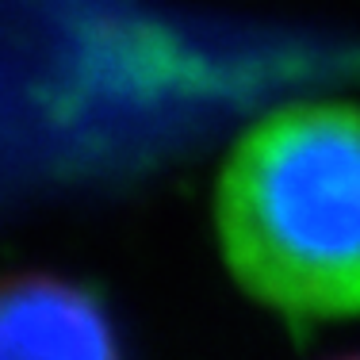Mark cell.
<instances>
[{
	"instance_id": "cell-3",
	"label": "cell",
	"mask_w": 360,
	"mask_h": 360,
	"mask_svg": "<svg viewBox=\"0 0 360 360\" xmlns=\"http://www.w3.org/2000/svg\"><path fill=\"white\" fill-rule=\"evenodd\" d=\"M356 360H360V356H356Z\"/></svg>"
},
{
	"instance_id": "cell-1",
	"label": "cell",
	"mask_w": 360,
	"mask_h": 360,
	"mask_svg": "<svg viewBox=\"0 0 360 360\" xmlns=\"http://www.w3.org/2000/svg\"><path fill=\"white\" fill-rule=\"evenodd\" d=\"M234 284L295 326L360 319V104L307 100L257 119L215 184Z\"/></svg>"
},
{
	"instance_id": "cell-2",
	"label": "cell",
	"mask_w": 360,
	"mask_h": 360,
	"mask_svg": "<svg viewBox=\"0 0 360 360\" xmlns=\"http://www.w3.org/2000/svg\"><path fill=\"white\" fill-rule=\"evenodd\" d=\"M0 360H123L108 311L54 276L0 280Z\"/></svg>"
}]
</instances>
